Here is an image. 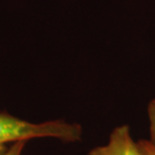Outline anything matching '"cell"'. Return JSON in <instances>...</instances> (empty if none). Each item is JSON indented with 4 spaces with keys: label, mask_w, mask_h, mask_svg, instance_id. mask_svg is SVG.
<instances>
[{
    "label": "cell",
    "mask_w": 155,
    "mask_h": 155,
    "mask_svg": "<svg viewBox=\"0 0 155 155\" xmlns=\"http://www.w3.org/2000/svg\"><path fill=\"white\" fill-rule=\"evenodd\" d=\"M83 128L78 123L55 120L32 123L6 113H0V153L6 145L36 138H54L63 142L81 141Z\"/></svg>",
    "instance_id": "1"
},
{
    "label": "cell",
    "mask_w": 155,
    "mask_h": 155,
    "mask_svg": "<svg viewBox=\"0 0 155 155\" xmlns=\"http://www.w3.org/2000/svg\"><path fill=\"white\" fill-rule=\"evenodd\" d=\"M88 155H142V153L137 141L132 137L130 127L121 125L112 130L106 144L92 148Z\"/></svg>",
    "instance_id": "2"
},
{
    "label": "cell",
    "mask_w": 155,
    "mask_h": 155,
    "mask_svg": "<svg viewBox=\"0 0 155 155\" xmlns=\"http://www.w3.org/2000/svg\"><path fill=\"white\" fill-rule=\"evenodd\" d=\"M147 116L149 121V137L148 139L155 146V98L149 102L147 106Z\"/></svg>",
    "instance_id": "3"
},
{
    "label": "cell",
    "mask_w": 155,
    "mask_h": 155,
    "mask_svg": "<svg viewBox=\"0 0 155 155\" xmlns=\"http://www.w3.org/2000/svg\"><path fill=\"white\" fill-rule=\"evenodd\" d=\"M26 141H18L10 144V146L6 148V150L0 155H21L25 146Z\"/></svg>",
    "instance_id": "4"
},
{
    "label": "cell",
    "mask_w": 155,
    "mask_h": 155,
    "mask_svg": "<svg viewBox=\"0 0 155 155\" xmlns=\"http://www.w3.org/2000/svg\"><path fill=\"white\" fill-rule=\"evenodd\" d=\"M137 145L142 155H155V146L149 140L140 139L137 141Z\"/></svg>",
    "instance_id": "5"
},
{
    "label": "cell",
    "mask_w": 155,
    "mask_h": 155,
    "mask_svg": "<svg viewBox=\"0 0 155 155\" xmlns=\"http://www.w3.org/2000/svg\"><path fill=\"white\" fill-rule=\"evenodd\" d=\"M2 153H3V152H2ZM0 154H1V153H0Z\"/></svg>",
    "instance_id": "6"
}]
</instances>
